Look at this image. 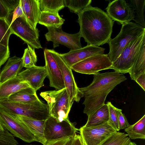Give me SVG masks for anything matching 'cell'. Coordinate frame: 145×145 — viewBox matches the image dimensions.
I'll return each instance as SVG.
<instances>
[{"mask_svg":"<svg viewBox=\"0 0 145 145\" xmlns=\"http://www.w3.org/2000/svg\"><path fill=\"white\" fill-rule=\"evenodd\" d=\"M12 34L9 25L5 19L0 18V44L8 47L9 39Z\"/></svg>","mask_w":145,"mask_h":145,"instance_id":"cell-32","label":"cell"},{"mask_svg":"<svg viewBox=\"0 0 145 145\" xmlns=\"http://www.w3.org/2000/svg\"><path fill=\"white\" fill-rule=\"evenodd\" d=\"M65 7L72 12L77 14L90 5L91 0H64Z\"/></svg>","mask_w":145,"mask_h":145,"instance_id":"cell-30","label":"cell"},{"mask_svg":"<svg viewBox=\"0 0 145 145\" xmlns=\"http://www.w3.org/2000/svg\"><path fill=\"white\" fill-rule=\"evenodd\" d=\"M65 21L58 12L42 11L38 23L46 27L58 28L62 27Z\"/></svg>","mask_w":145,"mask_h":145,"instance_id":"cell-25","label":"cell"},{"mask_svg":"<svg viewBox=\"0 0 145 145\" xmlns=\"http://www.w3.org/2000/svg\"><path fill=\"white\" fill-rule=\"evenodd\" d=\"M48 32L45 36L48 41H52L54 48H56L60 44L64 45L71 50H75L82 48L79 32L75 34H69L63 31L62 27L58 28L47 27Z\"/></svg>","mask_w":145,"mask_h":145,"instance_id":"cell-12","label":"cell"},{"mask_svg":"<svg viewBox=\"0 0 145 145\" xmlns=\"http://www.w3.org/2000/svg\"></svg>","mask_w":145,"mask_h":145,"instance_id":"cell-45","label":"cell"},{"mask_svg":"<svg viewBox=\"0 0 145 145\" xmlns=\"http://www.w3.org/2000/svg\"><path fill=\"white\" fill-rule=\"evenodd\" d=\"M53 53L62 73L68 95L69 105L71 107L74 101L79 102L83 95L77 86L71 68L66 64L59 54L54 50Z\"/></svg>","mask_w":145,"mask_h":145,"instance_id":"cell-11","label":"cell"},{"mask_svg":"<svg viewBox=\"0 0 145 145\" xmlns=\"http://www.w3.org/2000/svg\"><path fill=\"white\" fill-rule=\"evenodd\" d=\"M5 129L0 122V132L4 131Z\"/></svg>","mask_w":145,"mask_h":145,"instance_id":"cell-43","label":"cell"},{"mask_svg":"<svg viewBox=\"0 0 145 145\" xmlns=\"http://www.w3.org/2000/svg\"><path fill=\"white\" fill-rule=\"evenodd\" d=\"M109 116L108 106L106 104H105L88 117L87 121L84 126L93 127L100 125L108 122Z\"/></svg>","mask_w":145,"mask_h":145,"instance_id":"cell-24","label":"cell"},{"mask_svg":"<svg viewBox=\"0 0 145 145\" xmlns=\"http://www.w3.org/2000/svg\"><path fill=\"white\" fill-rule=\"evenodd\" d=\"M122 110L118 109L117 114L119 127L120 130L125 129L130 125L124 115L122 112Z\"/></svg>","mask_w":145,"mask_h":145,"instance_id":"cell-37","label":"cell"},{"mask_svg":"<svg viewBox=\"0 0 145 145\" xmlns=\"http://www.w3.org/2000/svg\"><path fill=\"white\" fill-rule=\"evenodd\" d=\"M30 87L26 82L23 81L17 76L0 84V100L7 99L18 91Z\"/></svg>","mask_w":145,"mask_h":145,"instance_id":"cell-20","label":"cell"},{"mask_svg":"<svg viewBox=\"0 0 145 145\" xmlns=\"http://www.w3.org/2000/svg\"><path fill=\"white\" fill-rule=\"evenodd\" d=\"M71 145H85L80 136L76 135L74 137Z\"/></svg>","mask_w":145,"mask_h":145,"instance_id":"cell-42","label":"cell"},{"mask_svg":"<svg viewBox=\"0 0 145 145\" xmlns=\"http://www.w3.org/2000/svg\"><path fill=\"white\" fill-rule=\"evenodd\" d=\"M23 67L22 58L14 56L9 58L0 71V84L17 76Z\"/></svg>","mask_w":145,"mask_h":145,"instance_id":"cell-19","label":"cell"},{"mask_svg":"<svg viewBox=\"0 0 145 145\" xmlns=\"http://www.w3.org/2000/svg\"><path fill=\"white\" fill-rule=\"evenodd\" d=\"M125 131L132 139H145V115L138 121L125 129Z\"/></svg>","mask_w":145,"mask_h":145,"instance_id":"cell-26","label":"cell"},{"mask_svg":"<svg viewBox=\"0 0 145 145\" xmlns=\"http://www.w3.org/2000/svg\"><path fill=\"white\" fill-rule=\"evenodd\" d=\"M0 122L13 136L28 143L37 141L27 126L15 116L0 108Z\"/></svg>","mask_w":145,"mask_h":145,"instance_id":"cell-10","label":"cell"},{"mask_svg":"<svg viewBox=\"0 0 145 145\" xmlns=\"http://www.w3.org/2000/svg\"><path fill=\"white\" fill-rule=\"evenodd\" d=\"M15 116L27 126L34 136L37 142L43 145L46 144L47 142L44 134L45 120H37L20 116Z\"/></svg>","mask_w":145,"mask_h":145,"instance_id":"cell-21","label":"cell"},{"mask_svg":"<svg viewBox=\"0 0 145 145\" xmlns=\"http://www.w3.org/2000/svg\"><path fill=\"white\" fill-rule=\"evenodd\" d=\"M9 12L1 0H0V18L5 19L7 17Z\"/></svg>","mask_w":145,"mask_h":145,"instance_id":"cell-40","label":"cell"},{"mask_svg":"<svg viewBox=\"0 0 145 145\" xmlns=\"http://www.w3.org/2000/svg\"><path fill=\"white\" fill-rule=\"evenodd\" d=\"M18 143L14 136L8 130L0 132V145H18Z\"/></svg>","mask_w":145,"mask_h":145,"instance_id":"cell-34","label":"cell"},{"mask_svg":"<svg viewBox=\"0 0 145 145\" xmlns=\"http://www.w3.org/2000/svg\"><path fill=\"white\" fill-rule=\"evenodd\" d=\"M78 129L69 118L59 121L50 116L45 120L44 134L47 143L68 137H74Z\"/></svg>","mask_w":145,"mask_h":145,"instance_id":"cell-6","label":"cell"},{"mask_svg":"<svg viewBox=\"0 0 145 145\" xmlns=\"http://www.w3.org/2000/svg\"><path fill=\"white\" fill-rule=\"evenodd\" d=\"M112 63L108 54L93 56L72 66V70L87 74H95L103 70L111 69Z\"/></svg>","mask_w":145,"mask_h":145,"instance_id":"cell-9","label":"cell"},{"mask_svg":"<svg viewBox=\"0 0 145 145\" xmlns=\"http://www.w3.org/2000/svg\"><path fill=\"white\" fill-rule=\"evenodd\" d=\"M78 131L85 145H99L110 135L116 131L108 122L96 126H83Z\"/></svg>","mask_w":145,"mask_h":145,"instance_id":"cell-13","label":"cell"},{"mask_svg":"<svg viewBox=\"0 0 145 145\" xmlns=\"http://www.w3.org/2000/svg\"><path fill=\"white\" fill-rule=\"evenodd\" d=\"M9 12L12 11L20 4V0H1Z\"/></svg>","mask_w":145,"mask_h":145,"instance_id":"cell-39","label":"cell"},{"mask_svg":"<svg viewBox=\"0 0 145 145\" xmlns=\"http://www.w3.org/2000/svg\"><path fill=\"white\" fill-rule=\"evenodd\" d=\"M0 108L14 116H20L39 120H45L50 116L47 104L40 99L30 103L0 100Z\"/></svg>","mask_w":145,"mask_h":145,"instance_id":"cell-3","label":"cell"},{"mask_svg":"<svg viewBox=\"0 0 145 145\" xmlns=\"http://www.w3.org/2000/svg\"><path fill=\"white\" fill-rule=\"evenodd\" d=\"M9 27L12 34L19 37L33 48H42L39 40V31L33 27L25 16L16 18Z\"/></svg>","mask_w":145,"mask_h":145,"instance_id":"cell-8","label":"cell"},{"mask_svg":"<svg viewBox=\"0 0 145 145\" xmlns=\"http://www.w3.org/2000/svg\"><path fill=\"white\" fill-rule=\"evenodd\" d=\"M126 80L123 74L116 71L94 74L89 85L79 88L84 97V113L90 116L105 104L107 95L116 86Z\"/></svg>","mask_w":145,"mask_h":145,"instance_id":"cell-2","label":"cell"},{"mask_svg":"<svg viewBox=\"0 0 145 145\" xmlns=\"http://www.w3.org/2000/svg\"><path fill=\"white\" fill-rule=\"evenodd\" d=\"M9 56V47L0 44V71L1 66L6 61Z\"/></svg>","mask_w":145,"mask_h":145,"instance_id":"cell-36","label":"cell"},{"mask_svg":"<svg viewBox=\"0 0 145 145\" xmlns=\"http://www.w3.org/2000/svg\"><path fill=\"white\" fill-rule=\"evenodd\" d=\"M145 91V73L139 76L135 80Z\"/></svg>","mask_w":145,"mask_h":145,"instance_id":"cell-41","label":"cell"},{"mask_svg":"<svg viewBox=\"0 0 145 145\" xmlns=\"http://www.w3.org/2000/svg\"><path fill=\"white\" fill-rule=\"evenodd\" d=\"M25 16L21 6V3L12 11L9 12L6 20L9 25L16 18Z\"/></svg>","mask_w":145,"mask_h":145,"instance_id":"cell-35","label":"cell"},{"mask_svg":"<svg viewBox=\"0 0 145 145\" xmlns=\"http://www.w3.org/2000/svg\"><path fill=\"white\" fill-rule=\"evenodd\" d=\"M54 50L45 49L44 50L45 66L50 86L59 90L65 88L63 76L59 66L55 57Z\"/></svg>","mask_w":145,"mask_h":145,"instance_id":"cell-15","label":"cell"},{"mask_svg":"<svg viewBox=\"0 0 145 145\" xmlns=\"http://www.w3.org/2000/svg\"><path fill=\"white\" fill-rule=\"evenodd\" d=\"M47 75L45 66L36 65L26 68L18 75L21 80L26 82L36 92L44 86V81Z\"/></svg>","mask_w":145,"mask_h":145,"instance_id":"cell-17","label":"cell"},{"mask_svg":"<svg viewBox=\"0 0 145 145\" xmlns=\"http://www.w3.org/2000/svg\"><path fill=\"white\" fill-rule=\"evenodd\" d=\"M106 104L109 110V116L108 123L116 131H119V127L117 111L118 108L115 107L110 102H108Z\"/></svg>","mask_w":145,"mask_h":145,"instance_id":"cell-33","label":"cell"},{"mask_svg":"<svg viewBox=\"0 0 145 145\" xmlns=\"http://www.w3.org/2000/svg\"><path fill=\"white\" fill-rule=\"evenodd\" d=\"M40 94L47 103L50 116L59 121L69 118L68 115L71 107L65 88L59 90L43 91Z\"/></svg>","mask_w":145,"mask_h":145,"instance_id":"cell-5","label":"cell"},{"mask_svg":"<svg viewBox=\"0 0 145 145\" xmlns=\"http://www.w3.org/2000/svg\"><path fill=\"white\" fill-rule=\"evenodd\" d=\"M105 49L99 46L88 45L81 48L71 50L69 52L60 54L61 57L71 68L74 64L88 57L103 54Z\"/></svg>","mask_w":145,"mask_h":145,"instance_id":"cell-16","label":"cell"},{"mask_svg":"<svg viewBox=\"0 0 145 145\" xmlns=\"http://www.w3.org/2000/svg\"><path fill=\"white\" fill-rule=\"evenodd\" d=\"M105 9L107 14L112 20L121 24L129 22L134 18L133 8L125 0L113 1L108 3Z\"/></svg>","mask_w":145,"mask_h":145,"instance_id":"cell-14","label":"cell"},{"mask_svg":"<svg viewBox=\"0 0 145 145\" xmlns=\"http://www.w3.org/2000/svg\"><path fill=\"white\" fill-rule=\"evenodd\" d=\"M20 3L25 16L32 26L36 29L41 12L39 0H20Z\"/></svg>","mask_w":145,"mask_h":145,"instance_id":"cell-18","label":"cell"},{"mask_svg":"<svg viewBox=\"0 0 145 145\" xmlns=\"http://www.w3.org/2000/svg\"><path fill=\"white\" fill-rule=\"evenodd\" d=\"M39 99L36 91L30 87L20 90L10 96L8 101L23 103H30Z\"/></svg>","mask_w":145,"mask_h":145,"instance_id":"cell-23","label":"cell"},{"mask_svg":"<svg viewBox=\"0 0 145 145\" xmlns=\"http://www.w3.org/2000/svg\"><path fill=\"white\" fill-rule=\"evenodd\" d=\"M74 137H70L47 142L46 145H71Z\"/></svg>","mask_w":145,"mask_h":145,"instance_id":"cell-38","label":"cell"},{"mask_svg":"<svg viewBox=\"0 0 145 145\" xmlns=\"http://www.w3.org/2000/svg\"><path fill=\"white\" fill-rule=\"evenodd\" d=\"M145 38V33L131 41L119 57L114 62L111 69L121 74L128 73L132 67Z\"/></svg>","mask_w":145,"mask_h":145,"instance_id":"cell-7","label":"cell"},{"mask_svg":"<svg viewBox=\"0 0 145 145\" xmlns=\"http://www.w3.org/2000/svg\"><path fill=\"white\" fill-rule=\"evenodd\" d=\"M22 58L24 67L27 68L35 66L37 60L35 49L28 45Z\"/></svg>","mask_w":145,"mask_h":145,"instance_id":"cell-31","label":"cell"},{"mask_svg":"<svg viewBox=\"0 0 145 145\" xmlns=\"http://www.w3.org/2000/svg\"><path fill=\"white\" fill-rule=\"evenodd\" d=\"M120 32L108 44V56L112 63L119 57L127 45L131 41L145 33V28L136 23L129 22L122 24Z\"/></svg>","mask_w":145,"mask_h":145,"instance_id":"cell-4","label":"cell"},{"mask_svg":"<svg viewBox=\"0 0 145 145\" xmlns=\"http://www.w3.org/2000/svg\"><path fill=\"white\" fill-rule=\"evenodd\" d=\"M77 14L79 32L88 45L99 46L108 43L114 21L106 13L90 5Z\"/></svg>","mask_w":145,"mask_h":145,"instance_id":"cell-1","label":"cell"},{"mask_svg":"<svg viewBox=\"0 0 145 145\" xmlns=\"http://www.w3.org/2000/svg\"><path fill=\"white\" fill-rule=\"evenodd\" d=\"M128 145H137L134 142H131V141L128 144Z\"/></svg>","mask_w":145,"mask_h":145,"instance_id":"cell-44","label":"cell"},{"mask_svg":"<svg viewBox=\"0 0 145 145\" xmlns=\"http://www.w3.org/2000/svg\"><path fill=\"white\" fill-rule=\"evenodd\" d=\"M41 11L58 12L65 7L64 0H39Z\"/></svg>","mask_w":145,"mask_h":145,"instance_id":"cell-29","label":"cell"},{"mask_svg":"<svg viewBox=\"0 0 145 145\" xmlns=\"http://www.w3.org/2000/svg\"><path fill=\"white\" fill-rule=\"evenodd\" d=\"M128 73L134 81L141 74L145 73V38L141 44L138 54Z\"/></svg>","mask_w":145,"mask_h":145,"instance_id":"cell-22","label":"cell"},{"mask_svg":"<svg viewBox=\"0 0 145 145\" xmlns=\"http://www.w3.org/2000/svg\"><path fill=\"white\" fill-rule=\"evenodd\" d=\"M128 135L116 131L108 137L99 145H128L131 142Z\"/></svg>","mask_w":145,"mask_h":145,"instance_id":"cell-28","label":"cell"},{"mask_svg":"<svg viewBox=\"0 0 145 145\" xmlns=\"http://www.w3.org/2000/svg\"><path fill=\"white\" fill-rule=\"evenodd\" d=\"M130 4L134 12L133 20L136 23L145 28L144 10L145 5V0H131Z\"/></svg>","mask_w":145,"mask_h":145,"instance_id":"cell-27","label":"cell"}]
</instances>
